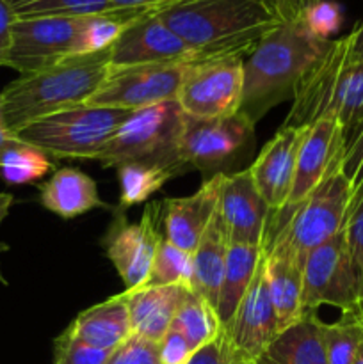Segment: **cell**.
<instances>
[{
	"mask_svg": "<svg viewBox=\"0 0 363 364\" xmlns=\"http://www.w3.org/2000/svg\"><path fill=\"white\" fill-rule=\"evenodd\" d=\"M53 169L52 160L36 146L18 139L0 155V178L9 185H31Z\"/></svg>",
	"mask_w": 363,
	"mask_h": 364,
	"instance_id": "f1b7e54d",
	"label": "cell"
},
{
	"mask_svg": "<svg viewBox=\"0 0 363 364\" xmlns=\"http://www.w3.org/2000/svg\"><path fill=\"white\" fill-rule=\"evenodd\" d=\"M196 354L187 340L177 331L169 329L159 341V355L162 364H187Z\"/></svg>",
	"mask_w": 363,
	"mask_h": 364,
	"instance_id": "f35d334b",
	"label": "cell"
},
{
	"mask_svg": "<svg viewBox=\"0 0 363 364\" xmlns=\"http://www.w3.org/2000/svg\"><path fill=\"white\" fill-rule=\"evenodd\" d=\"M184 119L185 112L177 102L134 110L96 160L114 169L128 162L157 164L180 176L189 171L180 160Z\"/></svg>",
	"mask_w": 363,
	"mask_h": 364,
	"instance_id": "8992f818",
	"label": "cell"
},
{
	"mask_svg": "<svg viewBox=\"0 0 363 364\" xmlns=\"http://www.w3.org/2000/svg\"><path fill=\"white\" fill-rule=\"evenodd\" d=\"M14 203V196L9 192H0V223L9 215V210Z\"/></svg>",
	"mask_w": 363,
	"mask_h": 364,
	"instance_id": "bcb514c9",
	"label": "cell"
},
{
	"mask_svg": "<svg viewBox=\"0 0 363 364\" xmlns=\"http://www.w3.org/2000/svg\"><path fill=\"white\" fill-rule=\"evenodd\" d=\"M117 181H120V208L144 203L164 187V183L177 178L174 171L164 166L144 162H128L116 167Z\"/></svg>",
	"mask_w": 363,
	"mask_h": 364,
	"instance_id": "83f0119b",
	"label": "cell"
},
{
	"mask_svg": "<svg viewBox=\"0 0 363 364\" xmlns=\"http://www.w3.org/2000/svg\"><path fill=\"white\" fill-rule=\"evenodd\" d=\"M105 364H162L159 355V343L132 334L127 341L114 348Z\"/></svg>",
	"mask_w": 363,
	"mask_h": 364,
	"instance_id": "74e56055",
	"label": "cell"
},
{
	"mask_svg": "<svg viewBox=\"0 0 363 364\" xmlns=\"http://www.w3.org/2000/svg\"><path fill=\"white\" fill-rule=\"evenodd\" d=\"M344 134L337 116H324L308 124V134L299 149L295 176L285 206L301 203L322 181L335 160L342 155Z\"/></svg>",
	"mask_w": 363,
	"mask_h": 364,
	"instance_id": "ac0fdd59",
	"label": "cell"
},
{
	"mask_svg": "<svg viewBox=\"0 0 363 364\" xmlns=\"http://www.w3.org/2000/svg\"><path fill=\"white\" fill-rule=\"evenodd\" d=\"M187 364H255V363L242 361V359L235 358V355L228 350L223 334L219 333V336H217L216 340L210 341L209 345L199 348Z\"/></svg>",
	"mask_w": 363,
	"mask_h": 364,
	"instance_id": "ab89813d",
	"label": "cell"
},
{
	"mask_svg": "<svg viewBox=\"0 0 363 364\" xmlns=\"http://www.w3.org/2000/svg\"><path fill=\"white\" fill-rule=\"evenodd\" d=\"M319 0H263L270 13L278 18V21H292L301 18L306 9L317 4Z\"/></svg>",
	"mask_w": 363,
	"mask_h": 364,
	"instance_id": "60d3db41",
	"label": "cell"
},
{
	"mask_svg": "<svg viewBox=\"0 0 363 364\" xmlns=\"http://www.w3.org/2000/svg\"><path fill=\"white\" fill-rule=\"evenodd\" d=\"M244 59L194 60L189 64L178 89L177 103L192 117H226L241 110Z\"/></svg>",
	"mask_w": 363,
	"mask_h": 364,
	"instance_id": "9c48e42d",
	"label": "cell"
},
{
	"mask_svg": "<svg viewBox=\"0 0 363 364\" xmlns=\"http://www.w3.org/2000/svg\"><path fill=\"white\" fill-rule=\"evenodd\" d=\"M130 114L132 110L84 103L39 117L14 135L53 159L96 160Z\"/></svg>",
	"mask_w": 363,
	"mask_h": 364,
	"instance_id": "52a82bcc",
	"label": "cell"
},
{
	"mask_svg": "<svg viewBox=\"0 0 363 364\" xmlns=\"http://www.w3.org/2000/svg\"><path fill=\"white\" fill-rule=\"evenodd\" d=\"M267 288L276 311L278 327L285 329L298 323L305 315L302 309V269L285 249L263 245Z\"/></svg>",
	"mask_w": 363,
	"mask_h": 364,
	"instance_id": "44dd1931",
	"label": "cell"
},
{
	"mask_svg": "<svg viewBox=\"0 0 363 364\" xmlns=\"http://www.w3.org/2000/svg\"><path fill=\"white\" fill-rule=\"evenodd\" d=\"M191 288L187 284L169 287H144L125 290V299L130 315L132 334L159 343L171 329L177 311L184 304Z\"/></svg>",
	"mask_w": 363,
	"mask_h": 364,
	"instance_id": "ffe728a7",
	"label": "cell"
},
{
	"mask_svg": "<svg viewBox=\"0 0 363 364\" xmlns=\"http://www.w3.org/2000/svg\"><path fill=\"white\" fill-rule=\"evenodd\" d=\"M223 174L203 181L201 187L187 198H169L162 201L164 235L166 240L187 252H194L217 208Z\"/></svg>",
	"mask_w": 363,
	"mask_h": 364,
	"instance_id": "d6986e66",
	"label": "cell"
},
{
	"mask_svg": "<svg viewBox=\"0 0 363 364\" xmlns=\"http://www.w3.org/2000/svg\"><path fill=\"white\" fill-rule=\"evenodd\" d=\"M192 255L177 247L162 238L153 256L146 284L149 287H169V284H187L191 281Z\"/></svg>",
	"mask_w": 363,
	"mask_h": 364,
	"instance_id": "d6a6232c",
	"label": "cell"
},
{
	"mask_svg": "<svg viewBox=\"0 0 363 364\" xmlns=\"http://www.w3.org/2000/svg\"><path fill=\"white\" fill-rule=\"evenodd\" d=\"M116 11H134V13H157L180 0H110Z\"/></svg>",
	"mask_w": 363,
	"mask_h": 364,
	"instance_id": "7bdbcfd3",
	"label": "cell"
},
{
	"mask_svg": "<svg viewBox=\"0 0 363 364\" xmlns=\"http://www.w3.org/2000/svg\"><path fill=\"white\" fill-rule=\"evenodd\" d=\"M262 255L263 245L230 244L228 247L226 265H224V276L221 281L219 301L216 308L223 327L233 318L238 304L255 277Z\"/></svg>",
	"mask_w": 363,
	"mask_h": 364,
	"instance_id": "484cf974",
	"label": "cell"
},
{
	"mask_svg": "<svg viewBox=\"0 0 363 364\" xmlns=\"http://www.w3.org/2000/svg\"><path fill=\"white\" fill-rule=\"evenodd\" d=\"M16 18H88L114 13L110 0H11Z\"/></svg>",
	"mask_w": 363,
	"mask_h": 364,
	"instance_id": "1f68e13d",
	"label": "cell"
},
{
	"mask_svg": "<svg viewBox=\"0 0 363 364\" xmlns=\"http://www.w3.org/2000/svg\"><path fill=\"white\" fill-rule=\"evenodd\" d=\"M322 326L317 311H306L298 323L278 334L255 364H327Z\"/></svg>",
	"mask_w": 363,
	"mask_h": 364,
	"instance_id": "603a6c76",
	"label": "cell"
},
{
	"mask_svg": "<svg viewBox=\"0 0 363 364\" xmlns=\"http://www.w3.org/2000/svg\"><path fill=\"white\" fill-rule=\"evenodd\" d=\"M327 364H352L363 340V309L342 313L333 323L322 326Z\"/></svg>",
	"mask_w": 363,
	"mask_h": 364,
	"instance_id": "4dcf8cb0",
	"label": "cell"
},
{
	"mask_svg": "<svg viewBox=\"0 0 363 364\" xmlns=\"http://www.w3.org/2000/svg\"><path fill=\"white\" fill-rule=\"evenodd\" d=\"M306 134L308 127H281L249 166L253 181L270 212H278L287 205L299 149Z\"/></svg>",
	"mask_w": 363,
	"mask_h": 364,
	"instance_id": "e0dca14e",
	"label": "cell"
},
{
	"mask_svg": "<svg viewBox=\"0 0 363 364\" xmlns=\"http://www.w3.org/2000/svg\"><path fill=\"white\" fill-rule=\"evenodd\" d=\"M112 350H102L71 336L66 329L53 341V364H105Z\"/></svg>",
	"mask_w": 363,
	"mask_h": 364,
	"instance_id": "e575fe53",
	"label": "cell"
},
{
	"mask_svg": "<svg viewBox=\"0 0 363 364\" xmlns=\"http://www.w3.org/2000/svg\"><path fill=\"white\" fill-rule=\"evenodd\" d=\"M320 306L342 313L363 309L344 230L313 249L302 265V309L317 311Z\"/></svg>",
	"mask_w": 363,
	"mask_h": 364,
	"instance_id": "30bf717a",
	"label": "cell"
},
{
	"mask_svg": "<svg viewBox=\"0 0 363 364\" xmlns=\"http://www.w3.org/2000/svg\"><path fill=\"white\" fill-rule=\"evenodd\" d=\"M352 364H363V340H362V343H359V348H358V352H356V358H354V361H352Z\"/></svg>",
	"mask_w": 363,
	"mask_h": 364,
	"instance_id": "c3c4849f",
	"label": "cell"
},
{
	"mask_svg": "<svg viewBox=\"0 0 363 364\" xmlns=\"http://www.w3.org/2000/svg\"><path fill=\"white\" fill-rule=\"evenodd\" d=\"M331 41L317 38L302 16L280 21L244 59L238 112L256 124L274 107L294 98L302 78L319 63Z\"/></svg>",
	"mask_w": 363,
	"mask_h": 364,
	"instance_id": "6da1fadb",
	"label": "cell"
},
{
	"mask_svg": "<svg viewBox=\"0 0 363 364\" xmlns=\"http://www.w3.org/2000/svg\"><path fill=\"white\" fill-rule=\"evenodd\" d=\"M255 146V124L237 112L226 117H192L185 114L180 160L201 173L203 181L228 174L241 166Z\"/></svg>",
	"mask_w": 363,
	"mask_h": 364,
	"instance_id": "ba28073f",
	"label": "cell"
},
{
	"mask_svg": "<svg viewBox=\"0 0 363 364\" xmlns=\"http://www.w3.org/2000/svg\"><path fill=\"white\" fill-rule=\"evenodd\" d=\"M157 14L199 60L244 59L280 23L263 0H180Z\"/></svg>",
	"mask_w": 363,
	"mask_h": 364,
	"instance_id": "7a4b0ae2",
	"label": "cell"
},
{
	"mask_svg": "<svg viewBox=\"0 0 363 364\" xmlns=\"http://www.w3.org/2000/svg\"><path fill=\"white\" fill-rule=\"evenodd\" d=\"M0 119H2V105H0ZM4 121V119H2Z\"/></svg>",
	"mask_w": 363,
	"mask_h": 364,
	"instance_id": "681fc988",
	"label": "cell"
},
{
	"mask_svg": "<svg viewBox=\"0 0 363 364\" xmlns=\"http://www.w3.org/2000/svg\"><path fill=\"white\" fill-rule=\"evenodd\" d=\"M216 212L230 244L263 245L270 210L260 196L249 167L223 174Z\"/></svg>",
	"mask_w": 363,
	"mask_h": 364,
	"instance_id": "2e32d148",
	"label": "cell"
},
{
	"mask_svg": "<svg viewBox=\"0 0 363 364\" xmlns=\"http://www.w3.org/2000/svg\"><path fill=\"white\" fill-rule=\"evenodd\" d=\"M6 251H9V245H7V244H2V242H0V255H2V252H6ZM0 283H2V284H7V281H6V277H4L2 270H0Z\"/></svg>",
	"mask_w": 363,
	"mask_h": 364,
	"instance_id": "7dc6e473",
	"label": "cell"
},
{
	"mask_svg": "<svg viewBox=\"0 0 363 364\" xmlns=\"http://www.w3.org/2000/svg\"><path fill=\"white\" fill-rule=\"evenodd\" d=\"M349 38V52L354 60L363 59V21L356 25L351 32L347 34Z\"/></svg>",
	"mask_w": 363,
	"mask_h": 364,
	"instance_id": "ee69618b",
	"label": "cell"
},
{
	"mask_svg": "<svg viewBox=\"0 0 363 364\" xmlns=\"http://www.w3.org/2000/svg\"><path fill=\"white\" fill-rule=\"evenodd\" d=\"M228 247H230V240L216 212L198 247L192 252V272L191 281H189L192 294L205 299L214 308H217V301H219Z\"/></svg>",
	"mask_w": 363,
	"mask_h": 364,
	"instance_id": "d4e9b609",
	"label": "cell"
},
{
	"mask_svg": "<svg viewBox=\"0 0 363 364\" xmlns=\"http://www.w3.org/2000/svg\"><path fill=\"white\" fill-rule=\"evenodd\" d=\"M351 201L352 187L342 169L340 155L301 203L269 213L263 245L285 249L302 269L313 249L344 230Z\"/></svg>",
	"mask_w": 363,
	"mask_h": 364,
	"instance_id": "277c9868",
	"label": "cell"
},
{
	"mask_svg": "<svg viewBox=\"0 0 363 364\" xmlns=\"http://www.w3.org/2000/svg\"><path fill=\"white\" fill-rule=\"evenodd\" d=\"M302 20L317 38L331 41V36L337 34L338 28L342 27L344 13H342L340 4L335 0H319L310 9H306Z\"/></svg>",
	"mask_w": 363,
	"mask_h": 364,
	"instance_id": "8d00e7d4",
	"label": "cell"
},
{
	"mask_svg": "<svg viewBox=\"0 0 363 364\" xmlns=\"http://www.w3.org/2000/svg\"><path fill=\"white\" fill-rule=\"evenodd\" d=\"M280 333L276 311H274L269 288H267L262 255L258 269L244 299L238 304L233 318L223 327L221 334H223L228 350L235 358L255 363V359L276 340Z\"/></svg>",
	"mask_w": 363,
	"mask_h": 364,
	"instance_id": "5bb4252c",
	"label": "cell"
},
{
	"mask_svg": "<svg viewBox=\"0 0 363 364\" xmlns=\"http://www.w3.org/2000/svg\"><path fill=\"white\" fill-rule=\"evenodd\" d=\"M162 203H148L139 223H128L123 210H114V219L102 238V247L120 274L127 290L144 287L159 247V220Z\"/></svg>",
	"mask_w": 363,
	"mask_h": 364,
	"instance_id": "7c38bea8",
	"label": "cell"
},
{
	"mask_svg": "<svg viewBox=\"0 0 363 364\" xmlns=\"http://www.w3.org/2000/svg\"><path fill=\"white\" fill-rule=\"evenodd\" d=\"M39 201L48 212L63 219H75L93 208L107 206L100 198L96 181L73 167L56 171L41 185Z\"/></svg>",
	"mask_w": 363,
	"mask_h": 364,
	"instance_id": "cb8c5ba5",
	"label": "cell"
},
{
	"mask_svg": "<svg viewBox=\"0 0 363 364\" xmlns=\"http://www.w3.org/2000/svg\"><path fill=\"white\" fill-rule=\"evenodd\" d=\"M171 329L180 333L191 343L196 352L210 341L219 336L223 323H221L217 309L199 295L189 291L184 304L177 311Z\"/></svg>",
	"mask_w": 363,
	"mask_h": 364,
	"instance_id": "4316f807",
	"label": "cell"
},
{
	"mask_svg": "<svg viewBox=\"0 0 363 364\" xmlns=\"http://www.w3.org/2000/svg\"><path fill=\"white\" fill-rule=\"evenodd\" d=\"M324 116H337L344 135L363 117V59H352L347 36L333 39L302 78L281 127H308Z\"/></svg>",
	"mask_w": 363,
	"mask_h": 364,
	"instance_id": "5b68a950",
	"label": "cell"
},
{
	"mask_svg": "<svg viewBox=\"0 0 363 364\" xmlns=\"http://www.w3.org/2000/svg\"><path fill=\"white\" fill-rule=\"evenodd\" d=\"M16 20L11 0H0V66H6L13 43V25Z\"/></svg>",
	"mask_w": 363,
	"mask_h": 364,
	"instance_id": "b9f144b4",
	"label": "cell"
},
{
	"mask_svg": "<svg viewBox=\"0 0 363 364\" xmlns=\"http://www.w3.org/2000/svg\"><path fill=\"white\" fill-rule=\"evenodd\" d=\"M73 338L102 350H114L132 336L130 315L125 294L114 295L100 304L82 311L70 326Z\"/></svg>",
	"mask_w": 363,
	"mask_h": 364,
	"instance_id": "7402d4cb",
	"label": "cell"
},
{
	"mask_svg": "<svg viewBox=\"0 0 363 364\" xmlns=\"http://www.w3.org/2000/svg\"><path fill=\"white\" fill-rule=\"evenodd\" d=\"M84 21L85 18H16L6 66L25 75L77 55Z\"/></svg>",
	"mask_w": 363,
	"mask_h": 364,
	"instance_id": "4fadbf2b",
	"label": "cell"
},
{
	"mask_svg": "<svg viewBox=\"0 0 363 364\" xmlns=\"http://www.w3.org/2000/svg\"><path fill=\"white\" fill-rule=\"evenodd\" d=\"M191 63L110 66L105 80L85 105L121 110H141L166 102H177L184 75Z\"/></svg>",
	"mask_w": 363,
	"mask_h": 364,
	"instance_id": "8fae6325",
	"label": "cell"
},
{
	"mask_svg": "<svg viewBox=\"0 0 363 364\" xmlns=\"http://www.w3.org/2000/svg\"><path fill=\"white\" fill-rule=\"evenodd\" d=\"M342 169L352 187V201L363 198V117L344 135L342 144Z\"/></svg>",
	"mask_w": 363,
	"mask_h": 364,
	"instance_id": "836d02e7",
	"label": "cell"
},
{
	"mask_svg": "<svg viewBox=\"0 0 363 364\" xmlns=\"http://www.w3.org/2000/svg\"><path fill=\"white\" fill-rule=\"evenodd\" d=\"M110 70V48L89 55H71L53 66L20 75L0 92L2 119L11 132L25 124L84 105Z\"/></svg>",
	"mask_w": 363,
	"mask_h": 364,
	"instance_id": "3957f363",
	"label": "cell"
},
{
	"mask_svg": "<svg viewBox=\"0 0 363 364\" xmlns=\"http://www.w3.org/2000/svg\"><path fill=\"white\" fill-rule=\"evenodd\" d=\"M148 13H134V11H114V13L98 14L85 18L77 41V55H89L109 50L121 32L135 20Z\"/></svg>",
	"mask_w": 363,
	"mask_h": 364,
	"instance_id": "f546056e",
	"label": "cell"
},
{
	"mask_svg": "<svg viewBox=\"0 0 363 364\" xmlns=\"http://www.w3.org/2000/svg\"><path fill=\"white\" fill-rule=\"evenodd\" d=\"M345 242H347L349 258H351L352 270L358 284L359 304L363 308V198L351 205L345 220Z\"/></svg>",
	"mask_w": 363,
	"mask_h": 364,
	"instance_id": "d590c367",
	"label": "cell"
},
{
	"mask_svg": "<svg viewBox=\"0 0 363 364\" xmlns=\"http://www.w3.org/2000/svg\"><path fill=\"white\" fill-rule=\"evenodd\" d=\"M16 141H18L16 135H14L13 132L6 127V123L0 119V155H2L9 146H13Z\"/></svg>",
	"mask_w": 363,
	"mask_h": 364,
	"instance_id": "f6af8a7d",
	"label": "cell"
},
{
	"mask_svg": "<svg viewBox=\"0 0 363 364\" xmlns=\"http://www.w3.org/2000/svg\"><path fill=\"white\" fill-rule=\"evenodd\" d=\"M199 60L187 43L178 38L157 13L135 18L110 46V66L194 63Z\"/></svg>",
	"mask_w": 363,
	"mask_h": 364,
	"instance_id": "9a60e30c",
	"label": "cell"
}]
</instances>
